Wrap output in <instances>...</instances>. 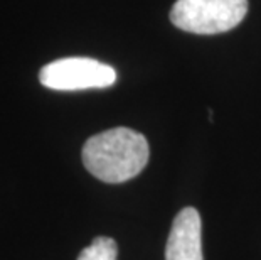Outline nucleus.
<instances>
[{
    "instance_id": "1",
    "label": "nucleus",
    "mask_w": 261,
    "mask_h": 260,
    "mask_svg": "<svg viewBox=\"0 0 261 260\" xmlns=\"http://www.w3.org/2000/svg\"><path fill=\"white\" fill-rule=\"evenodd\" d=\"M148 142L142 134L116 127L86 140L83 164L99 181L118 184L142 173L148 162Z\"/></svg>"
},
{
    "instance_id": "2",
    "label": "nucleus",
    "mask_w": 261,
    "mask_h": 260,
    "mask_svg": "<svg viewBox=\"0 0 261 260\" xmlns=\"http://www.w3.org/2000/svg\"><path fill=\"white\" fill-rule=\"evenodd\" d=\"M246 12L248 0H177L170 20L194 34H219L234 29Z\"/></svg>"
},
{
    "instance_id": "3",
    "label": "nucleus",
    "mask_w": 261,
    "mask_h": 260,
    "mask_svg": "<svg viewBox=\"0 0 261 260\" xmlns=\"http://www.w3.org/2000/svg\"><path fill=\"white\" fill-rule=\"evenodd\" d=\"M39 80L51 90L76 91L112 86L116 81V73L112 66L91 58H64L44 66Z\"/></svg>"
},
{
    "instance_id": "4",
    "label": "nucleus",
    "mask_w": 261,
    "mask_h": 260,
    "mask_svg": "<svg viewBox=\"0 0 261 260\" xmlns=\"http://www.w3.org/2000/svg\"><path fill=\"white\" fill-rule=\"evenodd\" d=\"M201 217L187 206L177 213L165 245V260H204L201 240Z\"/></svg>"
},
{
    "instance_id": "5",
    "label": "nucleus",
    "mask_w": 261,
    "mask_h": 260,
    "mask_svg": "<svg viewBox=\"0 0 261 260\" xmlns=\"http://www.w3.org/2000/svg\"><path fill=\"white\" fill-rule=\"evenodd\" d=\"M118 245L110 237H96L90 247L80 253L77 260H116Z\"/></svg>"
}]
</instances>
